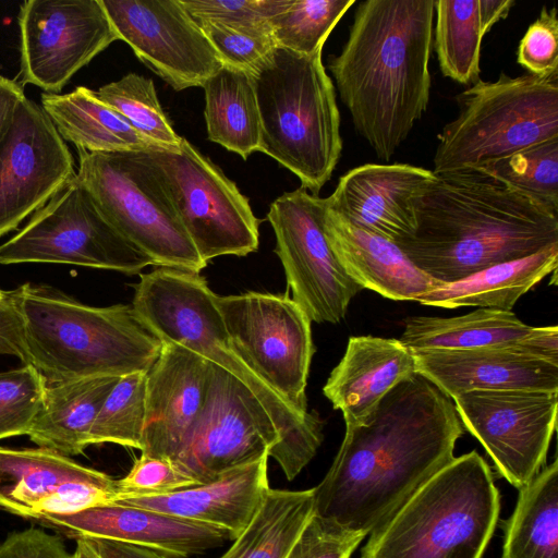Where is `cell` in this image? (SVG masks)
Returning a JSON list of instances; mask_svg holds the SVG:
<instances>
[{
    "label": "cell",
    "instance_id": "1",
    "mask_svg": "<svg viewBox=\"0 0 558 558\" xmlns=\"http://www.w3.org/2000/svg\"><path fill=\"white\" fill-rule=\"evenodd\" d=\"M462 435L452 399L415 373L385 395L363 425L345 429L314 487V514L369 534L454 459Z\"/></svg>",
    "mask_w": 558,
    "mask_h": 558
},
{
    "label": "cell",
    "instance_id": "2",
    "mask_svg": "<svg viewBox=\"0 0 558 558\" xmlns=\"http://www.w3.org/2000/svg\"><path fill=\"white\" fill-rule=\"evenodd\" d=\"M413 207L397 245L441 284L558 245V213L477 169L435 174Z\"/></svg>",
    "mask_w": 558,
    "mask_h": 558
},
{
    "label": "cell",
    "instance_id": "3",
    "mask_svg": "<svg viewBox=\"0 0 558 558\" xmlns=\"http://www.w3.org/2000/svg\"><path fill=\"white\" fill-rule=\"evenodd\" d=\"M435 0H365L328 68L355 131L389 161L426 111Z\"/></svg>",
    "mask_w": 558,
    "mask_h": 558
},
{
    "label": "cell",
    "instance_id": "4",
    "mask_svg": "<svg viewBox=\"0 0 558 558\" xmlns=\"http://www.w3.org/2000/svg\"><path fill=\"white\" fill-rule=\"evenodd\" d=\"M134 291V312L161 342L181 344L215 363L260 402L280 434V442L270 457L287 480H294L322 445L324 423L316 411L300 415L241 359L206 279L199 274L156 267L141 275Z\"/></svg>",
    "mask_w": 558,
    "mask_h": 558
},
{
    "label": "cell",
    "instance_id": "5",
    "mask_svg": "<svg viewBox=\"0 0 558 558\" xmlns=\"http://www.w3.org/2000/svg\"><path fill=\"white\" fill-rule=\"evenodd\" d=\"M28 364L47 383L145 372L162 342L143 324L132 304L96 307L47 286L17 288Z\"/></svg>",
    "mask_w": 558,
    "mask_h": 558
},
{
    "label": "cell",
    "instance_id": "6",
    "mask_svg": "<svg viewBox=\"0 0 558 558\" xmlns=\"http://www.w3.org/2000/svg\"><path fill=\"white\" fill-rule=\"evenodd\" d=\"M500 510L477 451L454 458L369 533L361 558H482Z\"/></svg>",
    "mask_w": 558,
    "mask_h": 558
},
{
    "label": "cell",
    "instance_id": "7",
    "mask_svg": "<svg viewBox=\"0 0 558 558\" xmlns=\"http://www.w3.org/2000/svg\"><path fill=\"white\" fill-rule=\"evenodd\" d=\"M251 74L260 118L259 151L318 195L343 146L335 86L322 52L305 56L276 47Z\"/></svg>",
    "mask_w": 558,
    "mask_h": 558
},
{
    "label": "cell",
    "instance_id": "8",
    "mask_svg": "<svg viewBox=\"0 0 558 558\" xmlns=\"http://www.w3.org/2000/svg\"><path fill=\"white\" fill-rule=\"evenodd\" d=\"M454 120L438 135L435 174L478 169L529 146L558 138V71L500 73L456 96Z\"/></svg>",
    "mask_w": 558,
    "mask_h": 558
},
{
    "label": "cell",
    "instance_id": "9",
    "mask_svg": "<svg viewBox=\"0 0 558 558\" xmlns=\"http://www.w3.org/2000/svg\"><path fill=\"white\" fill-rule=\"evenodd\" d=\"M78 153L76 179L110 225L153 266L199 274L187 235L147 150Z\"/></svg>",
    "mask_w": 558,
    "mask_h": 558
},
{
    "label": "cell",
    "instance_id": "10",
    "mask_svg": "<svg viewBox=\"0 0 558 558\" xmlns=\"http://www.w3.org/2000/svg\"><path fill=\"white\" fill-rule=\"evenodd\" d=\"M201 258L245 256L259 245V221L233 181L182 137L177 150H147Z\"/></svg>",
    "mask_w": 558,
    "mask_h": 558
},
{
    "label": "cell",
    "instance_id": "11",
    "mask_svg": "<svg viewBox=\"0 0 558 558\" xmlns=\"http://www.w3.org/2000/svg\"><path fill=\"white\" fill-rule=\"evenodd\" d=\"M64 264L141 272L151 260L105 218L75 177L0 244V265Z\"/></svg>",
    "mask_w": 558,
    "mask_h": 558
},
{
    "label": "cell",
    "instance_id": "12",
    "mask_svg": "<svg viewBox=\"0 0 558 558\" xmlns=\"http://www.w3.org/2000/svg\"><path fill=\"white\" fill-rule=\"evenodd\" d=\"M214 303L241 359L300 415L307 416L305 389L315 352L307 314L288 294H215Z\"/></svg>",
    "mask_w": 558,
    "mask_h": 558
},
{
    "label": "cell",
    "instance_id": "13",
    "mask_svg": "<svg viewBox=\"0 0 558 558\" xmlns=\"http://www.w3.org/2000/svg\"><path fill=\"white\" fill-rule=\"evenodd\" d=\"M325 209V198L300 187L276 198L267 218L293 301L312 322L337 324L363 288L345 272L330 246Z\"/></svg>",
    "mask_w": 558,
    "mask_h": 558
},
{
    "label": "cell",
    "instance_id": "14",
    "mask_svg": "<svg viewBox=\"0 0 558 558\" xmlns=\"http://www.w3.org/2000/svg\"><path fill=\"white\" fill-rule=\"evenodd\" d=\"M452 401L462 426L515 488L523 487L545 466L557 428L558 392L474 390Z\"/></svg>",
    "mask_w": 558,
    "mask_h": 558
},
{
    "label": "cell",
    "instance_id": "15",
    "mask_svg": "<svg viewBox=\"0 0 558 558\" xmlns=\"http://www.w3.org/2000/svg\"><path fill=\"white\" fill-rule=\"evenodd\" d=\"M21 85L59 94L73 75L119 40L100 0H26L19 10Z\"/></svg>",
    "mask_w": 558,
    "mask_h": 558
},
{
    "label": "cell",
    "instance_id": "16",
    "mask_svg": "<svg viewBox=\"0 0 558 558\" xmlns=\"http://www.w3.org/2000/svg\"><path fill=\"white\" fill-rule=\"evenodd\" d=\"M280 434L264 407L235 377L210 362L199 420L174 461L199 483L272 453Z\"/></svg>",
    "mask_w": 558,
    "mask_h": 558
},
{
    "label": "cell",
    "instance_id": "17",
    "mask_svg": "<svg viewBox=\"0 0 558 558\" xmlns=\"http://www.w3.org/2000/svg\"><path fill=\"white\" fill-rule=\"evenodd\" d=\"M100 1L119 40L173 89L202 87L223 65L180 0Z\"/></svg>",
    "mask_w": 558,
    "mask_h": 558
},
{
    "label": "cell",
    "instance_id": "18",
    "mask_svg": "<svg viewBox=\"0 0 558 558\" xmlns=\"http://www.w3.org/2000/svg\"><path fill=\"white\" fill-rule=\"evenodd\" d=\"M416 373L451 399L474 390L558 392V327H534L521 343L411 350Z\"/></svg>",
    "mask_w": 558,
    "mask_h": 558
},
{
    "label": "cell",
    "instance_id": "19",
    "mask_svg": "<svg viewBox=\"0 0 558 558\" xmlns=\"http://www.w3.org/2000/svg\"><path fill=\"white\" fill-rule=\"evenodd\" d=\"M73 156L41 106L25 97L0 146V238L74 177Z\"/></svg>",
    "mask_w": 558,
    "mask_h": 558
},
{
    "label": "cell",
    "instance_id": "20",
    "mask_svg": "<svg viewBox=\"0 0 558 558\" xmlns=\"http://www.w3.org/2000/svg\"><path fill=\"white\" fill-rule=\"evenodd\" d=\"M116 480L44 448L0 447V510L37 520L112 502Z\"/></svg>",
    "mask_w": 558,
    "mask_h": 558
},
{
    "label": "cell",
    "instance_id": "21",
    "mask_svg": "<svg viewBox=\"0 0 558 558\" xmlns=\"http://www.w3.org/2000/svg\"><path fill=\"white\" fill-rule=\"evenodd\" d=\"M36 521L75 539H111L172 558L204 554L232 541L226 530L117 501L70 514H48Z\"/></svg>",
    "mask_w": 558,
    "mask_h": 558
},
{
    "label": "cell",
    "instance_id": "22",
    "mask_svg": "<svg viewBox=\"0 0 558 558\" xmlns=\"http://www.w3.org/2000/svg\"><path fill=\"white\" fill-rule=\"evenodd\" d=\"M209 365L181 344L162 342L147 373L143 454L177 460L203 411Z\"/></svg>",
    "mask_w": 558,
    "mask_h": 558
},
{
    "label": "cell",
    "instance_id": "23",
    "mask_svg": "<svg viewBox=\"0 0 558 558\" xmlns=\"http://www.w3.org/2000/svg\"><path fill=\"white\" fill-rule=\"evenodd\" d=\"M434 175L408 163H365L339 178L326 206L354 227L397 244L413 234V201Z\"/></svg>",
    "mask_w": 558,
    "mask_h": 558
},
{
    "label": "cell",
    "instance_id": "24",
    "mask_svg": "<svg viewBox=\"0 0 558 558\" xmlns=\"http://www.w3.org/2000/svg\"><path fill=\"white\" fill-rule=\"evenodd\" d=\"M268 458L223 472L180 490L154 496H126L117 502L226 530L232 541L245 529L270 488Z\"/></svg>",
    "mask_w": 558,
    "mask_h": 558
},
{
    "label": "cell",
    "instance_id": "25",
    "mask_svg": "<svg viewBox=\"0 0 558 558\" xmlns=\"http://www.w3.org/2000/svg\"><path fill=\"white\" fill-rule=\"evenodd\" d=\"M415 373L413 354L399 339L354 336L323 392L342 412L345 429L353 428L363 425L384 396Z\"/></svg>",
    "mask_w": 558,
    "mask_h": 558
},
{
    "label": "cell",
    "instance_id": "26",
    "mask_svg": "<svg viewBox=\"0 0 558 558\" xmlns=\"http://www.w3.org/2000/svg\"><path fill=\"white\" fill-rule=\"evenodd\" d=\"M324 225L341 266L363 289L393 301L416 302L441 286L417 268L396 243L354 227L327 206Z\"/></svg>",
    "mask_w": 558,
    "mask_h": 558
},
{
    "label": "cell",
    "instance_id": "27",
    "mask_svg": "<svg viewBox=\"0 0 558 558\" xmlns=\"http://www.w3.org/2000/svg\"><path fill=\"white\" fill-rule=\"evenodd\" d=\"M120 377L105 376L47 383L28 433L39 448L70 457L89 446V433Z\"/></svg>",
    "mask_w": 558,
    "mask_h": 558
},
{
    "label": "cell",
    "instance_id": "28",
    "mask_svg": "<svg viewBox=\"0 0 558 558\" xmlns=\"http://www.w3.org/2000/svg\"><path fill=\"white\" fill-rule=\"evenodd\" d=\"M40 102L60 136L71 142L77 151L119 153L160 148L88 87L77 86L65 94L43 93Z\"/></svg>",
    "mask_w": 558,
    "mask_h": 558
},
{
    "label": "cell",
    "instance_id": "29",
    "mask_svg": "<svg viewBox=\"0 0 558 558\" xmlns=\"http://www.w3.org/2000/svg\"><path fill=\"white\" fill-rule=\"evenodd\" d=\"M558 266V245L530 256L484 268L461 280L441 284L416 302L445 308L478 306L511 311L517 301Z\"/></svg>",
    "mask_w": 558,
    "mask_h": 558
},
{
    "label": "cell",
    "instance_id": "30",
    "mask_svg": "<svg viewBox=\"0 0 558 558\" xmlns=\"http://www.w3.org/2000/svg\"><path fill=\"white\" fill-rule=\"evenodd\" d=\"M534 327L511 311L480 308L461 316H412L399 340L410 350H463L521 343Z\"/></svg>",
    "mask_w": 558,
    "mask_h": 558
},
{
    "label": "cell",
    "instance_id": "31",
    "mask_svg": "<svg viewBox=\"0 0 558 558\" xmlns=\"http://www.w3.org/2000/svg\"><path fill=\"white\" fill-rule=\"evenodd\" d=\"M202 87L208 138L243 159L259 150L260 118L252 74L223 64Z\"/></svg>",
    "mask_w": 558,
    "mask_h": 558
},
{
    "label": "cell",
    "instance_id": "32",
    "mask_svg": "<svg viewBox=\"0 0 558 558\" xmlns=\"http://www.w3.org/2000/svg\"><path fill=\"white\" fill-rule=\"evenodd\" d=\"M314 514V488H269L245 529L218 558H287Z\"/></svg>",
    "mask_w": 558,
    "mask_h": 558
},
{
    "label": "cell",
    "instance_id": "33",
    "mask_svg": "<svg viewBox=\"0 0 558 558\" xmlns=\"http://www.w3.org/2000/svg\"><path fill=\"white\" fill-rule=\"evenodd\" d=\"M501 558H558V461L519 489Z\"/></svg>",
    "mask_w": 558,
    "mask_h": 558
},
{
    "label": "cell",
    "instance_id": "34",
    "mask_svg": "<svg viewBox=\"0 0 558 558\" xmlns=\"http://www.w3.org/2000/svg\"><path fill=\"white\" fill-rule=\"evenodd\" d=\"M433 44L444 76L460 84H475L481 74L484 34L477 0H435Z\"/></svg>",
    "mask_w": 558,
    "mask_h": 558
},
{
    "label": "cell",
    "instance_id": "35",
    "mask_svg": "<svg viewBox=\"0 0 558 558\" xmlns=\"http://www.w3.org/2000/svg\"><path fill=\"white\" fill-rule=\"evenodd\" d=\"M477 170L558 213V138L529 146Z\"/></svg>",
    "mask_w": 558,
    "mask_h": 558
},
{
    "label": "cell",
    "instance_id": "36",
    "mask_svg": "<svg viewBox=\"0 0 558 558\" xmlns=\"http://www.w3.org/2000/svg\"><path fill=\"white\" fill-rule=\"evenodd\" d=\"M96 93L154 145L170 150L179 148L182 136L175 133L166 117L150 78L129 73Z\"/></svg>",
    "mask_w": 558,
    "mask_h": 558
},
{
    "label": "cell",
    "instance_id": "37",
    "mask_svg": "<svg viewBox=\"0 0 558 558\" xmlns=\"http://www.w3.org/2000/svg\"><path fill=\"white\" fill-rule=\"evenodd\" d=\"M355 0H292L270 21L277 47L311 56L323 51L330 33Z\"/></svg>",
    "mask_w": 558,
    "mask_h": 558
},
{
    "label": "cell",
    "instance_id": "38",
    "mask_svg": "<svg viewBox=\"0 0 558 558\" xmlns=\"http://www.w3.org/2000/svg\"><path fill=\"white\" fill-rule=\"evenodd\" d=\"M146 379L145 372H135L119 378L94 421L89 446L111 442L141 450Z\"/></svg>",
    "mask_w": 558,
    "mask_h": 558
},
{
    "label": "cell",
    "instance_id": "39",
    "mask_svg": "<svg viewBox=\"0 0 558 558\" xmlns=\"http://www.w3.org/2000/svg\"><path fill=\"white\" fill-rule=\"evenodd\" d=\"M46 385L32 364L0 372V439L28 435Z\"/></svg>",
    "mask_w": 558,
    "mask_h": 558
},
{
    "label": "cell",
    "instance_id": "40",
    "mask_svg": "<svg viewBox=\"0 0 558 558\" xmlns=\"http://www.w3.org/2000/svg\"><path fill=\"white\" fill-rule=\"evenodd\" d=\"M195 21L226 65L252 73L277 47L270 24L243 26Z\"/></svg>",
    "mask_w": 558,
    "mask_h": 558
},
{
    "label": "cell",
    "instance_id": "41",
    "mask_svg": "<svg viewBox=\"0 0 558 558\" xmlns=\"http://www.w3.org/2000/svg\"><path fill=\"white\" fill-rule=\"evenodd\" d=\"M197 484L199 482L174 461L143 453L125 476L116 480L118 498L162 495Z\"/></svg>",
    "mask_w": 558,
    "mask_h": 558
},
{
    "label": "cell",
    "instance_id": "42",
    "mask_svg": "<svg viewBox=\"0 0 558 558\" xmlns=\"http://www.w3.org/2000/svg\"><path fill=\"white\" fill-rule=\"evenodd\" d=\"M195 20L225 24L268 25L292 0H180Z\"/></svg>",
    "mask_w": 558,
    "mask_h": 558
},
{
    "label": "cell",
    "instance_id": "43",
    "mask_svg": "<svg viewBox=\"0 0 558 558\" xmlns=\"http://www.w3.org/2000/svg\"><path fill=\"white\" fill-rule=\"evenodd\" d=\"M365 536L313 514L287 558H351Z\"/></svg>",
    "mask_w": 558,
    "mask_h": 558
},
{
    "label": "cell",
    "instance_id": "44",
    "mask_svg": "<svg viewBox=\"0 0 558 558\" xmlns=\"http://www.w3.org/2000/svg\"><path fill=\"white\" fill-rule=\"evenodd\" d=\"M518 63L534 75L558 71V15L556 8L543 7L518 47Z\"/></svg>",
    "mask_w": 558,
    "mask_h": 558
},
{
    "label": "cell",
    "instance_id": "45",
    "mask_svg": "<svg viewBox=\"0 0 558 558\" xmlns=\"http://www.w3.org/2000/svg\"><path fill=\"white\" fill-rule=\"evenodd\" d=\"M0 558H73L60 535L29 527L0 543Z\"/></svg>",
    "mask_w": 558,
    "mask_h": 558
},
{
    "label": "cell",
    "instance_id": "46",
    "mask_svg": "<svg viewBox=\"0 0 558 558\" xmlns=\"http://www.w3.org/2000/svg\"><path fill=\"white\" fill-rule=\"evenodd\" d=\"M0 355H12L28 364L24 317L17 289L0 288Z\"/></svg>",
    "mask_w": 558,
    "mask_h": 558
},
{
    "label": "cell",
    "instance_id": "47",
    "mask_svg": "<svg viewBox=\"0 0 558 558\" xmlns=\"http://www.w3.org/2000/svg\"><path fill=\"white\" fill-rule=\"evenodd\" d=\"M25 97L23 86L17 81L0 75V146Z\"/></svg>",
    "mask_w": 558,
    "mask_h": 558
},
{
    "label": "cell",
    "instance_id": "48",
    "mask_svg": "<svg viewBox=\"0 0 558 558\" xmlns=\"http://www.w3.org/2000/svg\"><path fill=\"white\" fill-rule=\"evenodd\" d=\"M100 558H168L156 550L128 543L105 539L84 538Z\"/></svg>",
    "mask_w": 558,
    "mask_h": 558
},
{
    "label": "cell",
    "instance_id": "49",
    "mask_svg": "<svg viewBox=\"0 0 558 558\" xmlns=\"http://www.w3.org/2000/svg\"><path fill=\"white\" fill-rule=\"evenodd\" d=\"M478 17L484 36L492 27L508 16L510 10L515 4L514 0H477Z\"/></svg>",
    "mask_w": 558,
    "mask_h": 558
},
{
    "label": "cell",
    "instance_id": "50",
    "mask_svg": "<svg viewBox=\"0 0 558 558\" xmlns=\"http://www.w3.org/2000/svg\"><path fill=\"white\" fill-rule=\"evenodd\" d=\"M73 558H100L93 547L84 539H76V547Z\"/></svg>",
    "mask_w": 558,
    "mask_h": 558
},
{
    "label": "cell",
    "instance_id": "51",
    "mask_svg": "<svg viewBox=\"0 0 558 558\" xmlns=\"http://www.w3.org/2000/svg\"><path fill=\"white\" fill-rule=\"evenodd\" d=\"M0 70H1V65H0Z\"/></svg>",
    "mask_w": 558,
    "mask_h": 558
}]
</instances>
